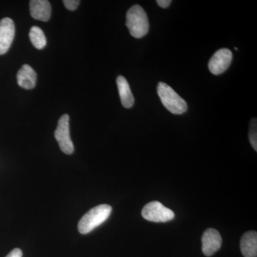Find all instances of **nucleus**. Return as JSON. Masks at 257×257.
<instances>
[{
  "mask_svg": "<svg viewBox=\"0 0 257 257\" xmlns=\"http://www.w3.org/2000/svg\"><path fill=\"white\" fill-rule=\"evenodd\" d=\"M112 208L108 204H101L92 208L82 216L78 224L79 233L87 234L102 224L110 216Z\"/></svg>",
  "mask_w": 257,
  "mask_h": 257,
  "instance_id": "obj_1",
  "label": "nucleus"
},
{
  "mask_svg": "<svg viewBox=\"0 0 257 257\" xmlns=\"http://www.w3.org/2000/svg\"><path fill=\"white\" fill-rule=\"evenodd\" d=\"M126 25L132 36L142 38L147 35L150 29L148 18L145 10L136 5L128 9L126 13Z\"/></svg>",
  "mask_w": 257,
  "mask_h": 257,
  "instance_id": "obj_2",
  "label": "nucleus"
},
{
  "mask_svg": "<svg viewBox=\"0 0 257 257\" xmlns=\"http://www.w3.org/2000/svg\"><path fill=\"white\" fill-rule=\"evenodd\" d=\"M157 93L166 109L174 114H182L187 111V104L183 98L165 82L159 83Z\"/></svg>",
  "mask_w": 257,
  "mask_h": 257,
  "instance_id": "obj_3",
  "label": "nucleus"
},
{
  "mask_svg": "<svg viewBox=\"0 0 257 257\" xmlns=\"http://www.w3.org/2000/svg\"><path fill=\"white\" fill-rule=\"evenodd\" d=\"M142 215L147 221L157 223L167 222L175 216L173 211L157 201L146 204L142 211Z\"/></svg>",
  "mask_w": 257,
  "mask_h": 257,
  "instance_id": "obj_4",
  "label": "nucleus"
},
{
  "mask_svg": "<svg viewBox=\"0 0 257 257\" xmlns=\"http://www.w3.org/2000/svg\"><path fill=\"white\" fill-rule=\"evenodd\" d=\"M55 137L61 150L67 155H72L74 148L69 133V116L64 114L61 116L55 132Z\"/></svg>",
  "mask_w": 257,
  "mask_h": 257,
  "instance_id": "obj_5",
  "label": "nucleus"
},
{
  "mask_svg": "<svg viewBox=\"0 0 257 257\" xmlns=\"http://www.w3.org/2000/svg\"><path fill=\"white\" fill-rule=\"evenodd\" d=\"M233 55L229 49L223 48L216 51L209 60L208 68L213 74L219 75L229 68L232 62Z\"/></svg>",
  "mask_w": 257,
  "mask_h": 257,
  "instance_id": "obj_6",
  "label": "nucleus"
},
{
  "mask_svg": "<svg viewBox=\"0 0 257 257\" xmlns=\"http://www.w3.org/2000/svg\"><path fill=\"white\" fill-rule=\"evenodd\" d=\"M15 26L12 19L6 18L0 21V55L6 53L14 40Z\"/></svg>",
  "mask_w": 257,
  "mask_h": 257,
  "instance_id": "obj_7",
  "label": "nucleus"
},
{
  "mask_svg": "<svg viewBox=\"0 0 257 257\" xmlns=\"http://www.w3.org/2000/svg\"><path fill=\"white\" fill-rule=\"evenodd\" d=\"M202 241L203 253L205 256H211L220 249L222 239L217 230L210 228L204 231Z\"/></svg>",
  "mask_w": 257,
  "mask_h": 257,
  "instance_id": "obj_8",
  "label": "nucleus"
},
{
  "mask_svg": "<svg viewBox=\"0 0 257 257\" xmlns=\"http://www.w3.org/2000/svg\"><path fill=\"white\" fill-rule=\"evenodd\" d=\"M30 14L35 20L47 22L51 18L52 7L47 0H32L30 3Z\"/></svg>",
  "mask_w": 257,
  "mask_h": 257,
  "instance_id": "obj_9",
  "label": "nucleus"
},
{
  "mask_svg": "<svg viewBox=\"0 0 257 257\" xmlns=\"http://www.w3.org/2000/svg\"><path fill=\"white\" fill-rule=\"evenodd\" d=\"M18 85L23 89H32L36 85L37 74L31 66L25 64L19 70L18 75Z\"/></svg>",
  "mask_w": 257,
  "mask_h": 257,
  "instance_id": "obj_10",
  "label": "nucleus"
},
{
  "mask_svg": "<svg viewBox=\"0 0 257 257\" xmlns=\"http://www.w3.org/2000/svg\"><path fill=\"white\" fill-rule=\"evenodd\" d=\"M240 248L244 257H257V233L249 231L245 233L240 241Z\"/></svg>",
  "mask_w": 257,
  "mask_h": 257,
  "instance_id": "obj_11",
  "label": "nucleus"
},
{
  "mask_svg": "<svg viewBox=\"0 0 257 257\" xmlns=\"http://www.w3.org/2000/svg\"><path fill=\"white\" fill-rule=\"evenodd\" d=\"M116 84H117L121 104L125 108L133 107L135 104V97L127 80L123 76H119L116 79Z\"/></svg>",
  "mask_w": 257,
  "mask_h": 257,
  "instance_id": "obj_12",
  "label": "nucleus"
},
{
  "mask_svg": "<svg viewBox=\"0 0 257 257\" xmlns=\"http://www.w3.org/2000/svg\"><path fill=\"white\" fill-rule=\"evenodd\" d=\"M30 39L34 47L38 50H42L46 46V37L42 29L39 27H32L30 31Z\"/></svg>",
  "mask_w": 257,
  "mask_h": 257,
  "instance_id": "obj_13",
  "label": "nucleus"
},
{
  "mask_svg": "<svg viewBox=\"0 0 257 257\" xmlns=\"http://www.w3.org/2000/svg\"><path fill=\"white\" fill-rule=\"evenodd\" d=\"M256 119L253 118L251 119L249 125V133H248V138H249L250 143L252 146L253 150L257 151V126Z\"/></svg>",
  "mask_w": 257,
  "mask_h": 257,
  "instance_id": "obj_14",
  "label": "nucleus"
},
{
  "mask_svg": "<svg viewBox=\"0 0 257 257\" xmlns=\"http://www.w3.org/2000/svg\"><path fill=\"white\" fill-rule=\"evenodd\" d=\"M63 3L67 10H70V11H74L78 8L80 1H79V0H64Z\"/></svg>",
  "mask_w": 257,
  "mask_h": 257,
  "instance_id": "obj_15",
  "label": "nucleus"
},
{
  "mask_svg": "<svg viewBox=\"0 0 257 257\" xmlns=\"http://www.w3.org/2000/svg\"><path fill=\"white\" fill-rule=\"evenodd\" d=\"M6 257H23V251L20 248H15Z\"/></svg>",
  "mask_w": 257,
  "mask_h": 257,
  "instance_id": "obj_16",
  "label": "nucleus"
},
{
  "mask_svg": "<svg viewBox=\"0 0 257 257\" xmlns=\"http://www.w3.org/2000/svg\"><path fill=\"white\" fill-rule=\"evenodd\" d=\"M157 3L160 8H167L172 3V1L171 0H158L157 1Z\"/></svg>",
  "mask_w": 257,
  "mask_h": 257,
  "instance_id": "obj_17",
  "label": "nucleus"
},
{
  "mask_svg": "<svg viewBox=\"0 0 257 257\" xmlns=\"http://www.w3.org/2000/svg\"><path fill=\"white\" fill-rule=\"evenodd\" d=\"M234 50L236 51H238V48H236V47H234Z\"/></svg>",
  "mask_w": 257,
  "mask_h": 257,
  "instance_id": "obj_18",
  "label": "nucleus"
}]
</instances>
